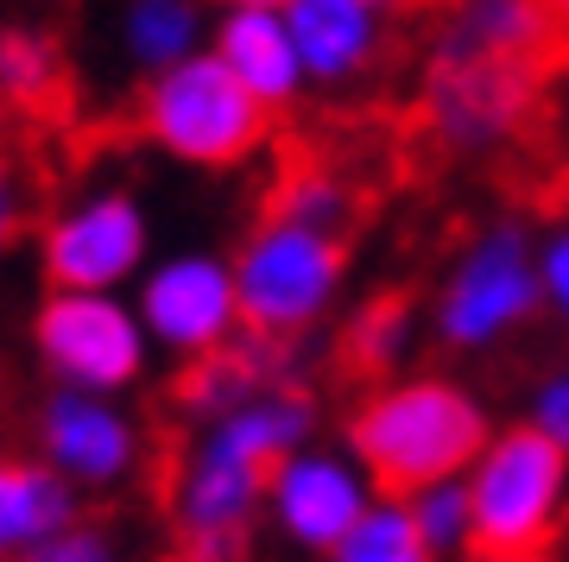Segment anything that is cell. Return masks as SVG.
Listing matches in <instances>:
<instances>
[{
  "label": "cell",
  "mask_w": 569,
  "mask_h": 562,
  "mask_svg": "<svg viewBox=\"0 0 569 562\" xmlns=\"http://www.w3.org/2000/svg\"><path fill=\"white\" fill-rule=\"evenodd\" d=\"M411 342H418V310L406 291H380V298L355 303L342 322V361L361 380H392L406 367Z\"/></svg>",
  "instance_id": "obj_19"
},
{
  "label": "cell",
  "mask_w": 569,
  "mask_h": 562,
  "mask_svg": "<svg viewBox=\"0 0 569 562\" xmlns=\"http://www.w3.org/2000/svg\"><path fill=\"white\" fill-rule=\"evenodd\" d=\"M526 423H531V430H545V436L569 455V361L545 367V373L531 380V392H526Z\"/></svg>",
  "instance_id": "obj_25"
},
{
  "label": "cell",
  "mask_w": 569,
  "mask_h": 562,
  "mask_svg": "<svg viewBox=\"0 0 569 562\" xmlns=\"http://www.w3.org/2000/svg\"><path fill=\"white\" fill-rule=\"evenodd\" d=\"M216 20L203 0H114V44L140 77H159L171 63L209 51Z\"/></svg>",
  "instance_id": "obj_18"
},
{
  "label": "cell",
  "mask_w": 569,
  "mask_h": 562,
  "mask_svg": "<svg viewBox=\"0 0 569 562\" xmlns=\"http://www.w3.org/2000/svg\"><path fill=\"white\" fill-rule=\"evenodd\" d=\"M32 436H39V462H51L77 493H114L146 462L140 418L121 399H108V392L51 385L39 418H32Z\"/></svg>",
  "instance_id": "obj_12"
},
{
  "label": "cell",
  "mask_w": 569,
  "mask_h": 562,
  "mask_svg": "<svg viewBox=\"0 0 569 562\" xmlns=\"http://www.w3.org/2000/svg\"><path fill=\"white\" fill-rule=\"evenodd\" d=\"M133 127L146 145L190 171H241L272 140V108L216 51H197L140 82Z\"/></svg>",
  "instance_id": "obj_3"
},
{
  "label": "cell",
  "mask_w": 569,
  "mask_h": 562,
  "mask_svg": "<svg viewBox=\"0 0 569 562\" xmlns=\"http://www.w3.org/2000/svg\"><path fill=\"white\" fill-rule=\"evenodd\" d=\"M538 284H545V317L569 329V215L538 234Z\"/></svg>",
  "instance_id": "obj_26"
},
{
  "label": "cell",
  "mask_w": 569,
  "mask_h": 562,
  "mask_svg": "<svg viewBox=\"0 0 569 562\" xmlns=\"http://www.w3.org/2000/svg\"><path fill=\"white\" fill-rule=\"evenodd\" d=\"M266 215H284V221H298V228H317V234L348 241L355 221H361V190H355L342 171H329V164H291V171L272 183Z\"/></svg>",
  "instance_id": "obj_21"
},
{
  "label": "cell",
  "mask_w": 569,
  "mask_h": 562,
  "mask_svg": "<svg viewBox=\"0 0 569 562\" xmlns=\"http://www.w3.org/2000/svg\"><path fill=\"white\" fill-rule=\"evenodd\" d=\"M563 543H569V531H563Z\"/></svg>",
  "instance_id": "obj_34"
},
{
  "label": "cell",
  "mask_w": 569,
  "mask_h": 562,
  "mask_svg": "<svg viewBox=\"0 0 569 562\" xmlns=\"http://www.w3.org/2000/svg\"><path fill=\"white\" fill-rule=\"evenodd\" d=\"M563 183H569V145H563Z\"/></svg>",
  "instance_id": "obj_32"
},
{
  "label": "cell",
  "mask_w": 569,
  "mask_h": 562,
  "mask_svg": "<svg viewBox=\"0 0 569 562\" xmlns=\"http://www.w3.org/2000/svg\"><path fill=\"white\" fill-rule=\"evenodd\" d=\"M152 221H146V202L121 183H102V190H82L44 221L39 234V265L51 291H121V284H140V272L152 260Z\"/></svg>",
  "instance_id": "obj_9"
},
{
  "label": "cell",
  "mask_w": 569,
  "mask_h": 562,
  "mask_svg": "<svg viewBox=\"0 0 569 562\" xmlns=\"http://www.w3.org/2000/svg\"><path fill=\"white\" fill-rule=\"evenodd\" d=\"M216 7H284V0H216Z\"/></svg>",
  "instance_id": "obj_30"
},
{
  "label": "cell",
  "mask_w": 569,
  "mask_h": 562,
  "mask_svg": "<svg viewBox=\"0 0 569 562\" xmlns=\"http://www.w3.org/2000/svg\"><path fill=\"white\" fill-rule=\"evenodd\" d=\"M63 51L39 26H0V108L51 114L63 101Z\"/></svg>",
  "instance_id": "obj_20"
},
{
  "label": "cell",
  "mask_w": 569,
  "mask_h": 562,
  "mask_svg": "<svg viewBox=\"0 0 569 562\" xmlns=\"http://www.w3.org/2000/svg\"><path fill=\"white\" fill-rule=\"evenodd\" d=\"M323 562H437L430 543L418 538V519H411L406 493H380L367 505V519L348 531Z\"/></svg>",
  "instance_id": "obj_22"
},
{
  "label": "cell",
  "mask_w": 569,
  "mask_h": 562,
  "mask_svg": "<svg viewBox=\"0 0 569 562\" xmlns=\"http://www.w3.org/2000/svg\"><path fill=\"white\" fill-rule=\"evenodd\" d=\"M209 51H216V58H222L228 70H234V77L272 108V114L291 108V101L310 89L305 51H298V39H291L284 7H222Z\"/></svg>",
  "instance_id": "obj_15"
},
{
  "label": "cell",
  "mask_w": 569,
  "mask_h": 562,
  "mask_svg": "<svg viewBox=\"0 0 569 562\" xmlns=\"http://www.w3.org/2000/svg\"><path fill=\"white\" fill-rule=\"evenodd\" d=\"M20 228H26V190H20V178L0 164V253L20 241Z\"/></svg>",
  "instance_id": "obj_27"
},
{
  "label": "cell",
  "mask_w": 569,
  "mask_h": 562,
  "mask_svg": "<svg viewBox=\"0 0 569 562\" xmlns=\"http://www.w3.org/2000/svg\"><path fill=\"white\" fill-rule=\"evenodd\" d=\"M82 519V493L39 455H0V556L20 562Z\"/></svg>",
  "instance_id": "obj_17"
},
{
  "label": "cell",
  "mask_w": 569,
  "mask_h": 562,
  "mask_svg": "<svg viewBox=\"0 0 569 562\" xmlns=\"http://www.w3.org/2000/svg\"><path fill=\"white\" fill-rule=\"evenodd\" d=\"M545 13H550V26H557V44L569 51V0H545Z\"/></svg>",
  "instance_id": "obj_28"
},
{
  "label": "cell",
  "mask_w": 569,
  "mask_h": 562,
  "mask_svg": "<svg viewBox=\"0 0 569 562\" xmlns=\"http://www.w3.org/2000/svg\"><path fill=\"white\" fill-rule=\"evenodd\" d=\"M475 538L493 556H550L569 531V455L526 418L500 423L468 468Z\"/></svg>",
  "instance_id": "obj_6"
},
{
  "label": "cell",
  "mask_w": 569,
  "mask_h": 562,
  "mask_svg": "<svg viewBox=\"0 0 569 562\" xmlns=\"http://www.w3.org/2000/svg\"><path fill=\"white\" fill-rule=\"evenodd\" d=\"M373 7H380V13H399V7H411V0H373Z\"/></svg>",
  "instance_id": "obj_31"
},
{
  "label": "cell",
  "mask_w": 569,
  "mask_h": 562,
  "mask_svg": "<svg viewBox=\"0 0 569 562\" xmlns=\"http://www.w3.org/2000/svg\"><path fill=\"white\" fill-rule=\"evenodd\" d=\"M266 385H298V342L241 335V342L216 348V354H203V361H183L178 411L203 430V423L241 411L247 399H260Z\"/></svg>",
  "instance_id": "obj_14"
},
{
  "label": "cell",
  "mask_w": 569,
  "mask_h": 562,
  "mask_svg": "<svg viewBox=\"0 0 569 562\" xmlns=\"http://www.w3.org/2000/svg\"><path fill=\"white\" fill-rule=\"evenodd\" d=\"M291 39L305 51L310 89H355L387 51V20L373 0H284Z\"/></svg>",
  "instance_id": "obj_13"
},
{
  "label": "cell",
  "mask_w": 569,
  "mask_h": 562,
  "mask_svg": "<svg viewBox=\"0 0 569 562\" xmlns=\"http://www.w3.org/2000/svg\"><path fill=\"white\" fill-rule=\"evenodd\" d=\"M20 562H121V538L96 519L63 524L58 538H44L39 550H26Z\"/></svg>",
  "instance_id": "obj_24"
},
{
  "label": "cell",
  "mask_w": 569,
  "mask_h": 562,
  "mask_svg": "<svg viewBox=\"0 0 569 562\" xmlns=\"http://www.w3.org/2000/svg\"><path fill=\"white\" fill-rule=\"evenodd\" d=\"M493 430L500 423L488 418V399L456 373H392L361 392L342 442L361 455L380 493H418L468 474Z\"/></svg>",
  "instance_id": "obj_2"
},
{
  "label": "cell",
  "mask_w": 569,
  "mask_h": 562,
  "mask_svg": "<svg viewBox=\"0 0 569 562\" xmlns=\"http://www.w3.org/2000/svg\"><path fill=\"white\" fill-rule=\"evenodd\" d=\"M430 51L449 58H507V63H545L557 44L545 0H456Z\"/></svg>",
  "instance_id": "obj_16"
},
{
  "label": "cell",
  "mask_w": 569,
  "mask_h": 562,
  "mask_svg": "<svg viewBox=\"0 0 569 562\" xmlns=\"http://www.w3.org/2000/svg\"><path fill=\"white\" fill-rule=\"evenodd\" d=\"M411 519H418V538L430 543V556L437 562H462L481 550V538H475V493H468V474H456V481H437V486H418V493H406Z\"/></svg>",
  "instance_id": "obj_23"
},
{
  "label": "cell",
  "mask_w": 569,
  "mask_h": 562,
  "mask_svg": "<svg viewBox=\"0 0 569 562\" xmlns=\"http://www.w3.org/2000/svg\"><path fill=\"white\" fill-rule=\"evenodd\" d=\"M538 317H545L538 228L519 215H493L443 265L437 298H430V335L449 354H493Z\"/></svg>",
  "instance_id": "obj_4"
},
{
  "label": "cell",
  "mask_w": 569,
  "mask_h": 562,
  "mask_svg": "<svg viewBox=\"0 0 569 562\" xmlns=\"http://www.w3.org/2000/svg\"><path fill=\"white\" fill-rule=\"evenodd\" d=\"M462 562H545V556H493V550H475V556H462Z\"/></svg>",
  "instance_id": "obj_29"
},
{
  "label": "cell",
  "mask_w": 569,
  "mask_h": 562,
  "mask_svg": "<svg viewBox=\"0 0 569 562\" xmlns=\"http://www.w3.org/2000/svg\"><path fill=\"white\" fill-rule=\"evenodd\" d=\"M317 399L298 385H266L241 411L203 423L190 449L171 468V531H178L183 562H241L253 519H266V481L272 468L317 442Z\"/></svg>",
  "instance_id": "obj_1"
},
{
  "label": "cell",
  "mask_w": 569,
  "mask_h": 562,
  "mask_svg": "<svg viewBox=\"0 0 569 562\" xmlns=\"http://www.w3.org/2000/svg\"><path fill=\"white\" fill-rule=\"evenodd\" d=\"M133 310H140L152 348L178 354V361H203V354L247 335L234 260L203 253V247H183V253H164L146 265L133 284Z\"/></svg>",
  "instance_id": "obj_10"
},
{
  "label": "cell",
  "mask_w": 569,
  "mask_h": 562,
  "mask_svg": "<svg viewBox=\"0 0 569 562\" xmlns=\"http://www.w3.org/2000/svg\"><path fill=\"white\" fill-rule=\"evenodd\" d=\"M373 500H380V486H373V474L361 468V455L348 442H305L266 481V524L291 550L329 556L367 519Z\"/></svg>",
  "instance_id": "obj_11"
},
{
  "label": "cell",
  "mask_w": 569,
  "mask_h": 562,
  "mask_svg": "<svg viewBox=\"0 0 569 562\" xmlns=\"http://www.w3.org/2000/svg\"><path fill=\"white\" fill-rule=\"evenodd\" d=\"M234 291H241L247 335L305 342L336 317L348 291V241L284 215H260L234 247Z\"/></svg>",
  "instance_id": "obj_5"
},
{
  "label": "cell",
  "mask_w": 569,
  "mask_h": 562,
  "mask_svg": "<svg viewBox=\"0 0 569 562\" xmlns=\"http://www.w3.org/2000/svg\"><path fill=\"white\" fill-rule=\"evenodd\" d=\"M32 354L58 385L121 399L146 380L152 335L121 291H44L32 317Z\"/></svg>",
  "instance_id": "obj_7"
},
{
  "label": "cell",
  "mask_w": 569,
  "mask_h": 562,
  "mask_svg": "<svg viewBox=\"0 0 569 562\" xmlns=\"http://www.w3.org/2000/svg\"><path fill=\"white\" fill-rule=\"evenodd\" d=\"M538 101H545V63L449 58V51H430L425 63V127L456 159H488L512 145L538 121Z\"/></svg>",
  "instance_id": "obj_8"
},
{
  "label": "cell",
  "mask_w": 569,
  "mask_h": 562,
  "mask_svg": "<svg viewBox=\"0 0 569 562\" xmlns=\"http://www.w3.org/2000/svg\"><path fill=\"white\" fill-rule=\"evenodd\" d=\"M0 562H13V556H0Z\"/></svg>",
  "instance_id": "obj_33"
}]
</instances>
